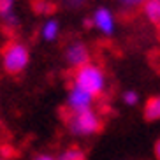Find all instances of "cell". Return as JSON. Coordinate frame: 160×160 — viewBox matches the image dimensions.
I'll list each match as a JSON object with an SVG mask.
<instances>
[{"label":"cell","mask_w":160,"mask_h":160,"mask_svg":"<svg viewBox=\"0 0 160 160\" xmlns=\"http://www.w3.org/2000/svg\"><path fill=\"white\" fill-rule=\"evenodd\" d=\"M74 85H78L79 88L86 90L88 93H92L93 97H99L106 92V85H108V79H106V74L100 69L99 65H95L92 62L85 63L76 69L74 74Z\"/></svg>","instance_id":"cell-1"},{"label":"cell","mask_w":160,"mask_h":160,"mask_svg":"<svg viewBox=\"0 0 160 160\" xmlns=\"http://www.w3.org/2000/svg\"><path fill=\"white\" fill-rule=\"evenodd\" d=\"M69 130L78 137H90L100 132L102 128V118L93 108L81 111V113H71L67 120Z\"/></svg>","instance_id":"cell-2"},{"label":"cell","mask_w":160,"mask_h":160,"mask_svg":"<svg viewBox=\"0 0 160 160\" xmlns=\"http://www.w3.org/2000/svg\"><path fill=\"white\" fill-rule=\"evenodd\" d=\"M28 62H30L28 48H27V44L19 42V41L7 42L2 49V67L9 74L23 72L28 65Z\"/></svg>","instance_id":"cell-3"},{"label":"cell","mask_w":160,"mask_h":160,"mask_svg":"<svg viewBox=\"0 0 160 160\" xmlns=\"http://www.w3.org/2000/svg\"><path fill=\"white\" fill-rule=\"evenodd\" d=\"M93 102H95L93 95L72 83L71 90L67 93V109H69V113H81V111L92 109Z\"/></svg>","instance_id":"cell-4"},{"label":"cell","mask_w":160,"mask_h":160,"mask_svg":"<svg viewBox=\"0 0 160 160\" xmlns=\"http://www.w3.org/2000/svg\"><path fill=\"white\" fill-rule=\"evenodd\" d=\"M92 25L104 35H111L114 32V14L108 7H99L92 16Z\"/></svg>","instance_id":"cell-5"},{"label":"cell","mask_w":160,"mask_h":160,"mask_svg":"<svg viewBox=\"0 0 160 160\" xmlns=\"http://www.w3.org/2000/svg\"><path fill=\"white\" fill-rule=\"evenodd\" d=\"M65 60H67V63H69L71 67H74V69L88 63L90 62L88 48H86L83 42H72L71 46L65 49Z\"/></svg>","instance_id":"cell-6"},{"label":"cell","mask_w":160,"mask_h":160,"mask_svg":"<svg viewBox=\"0 0 160 160\" xmlns=\"http://www.w3.org/2000/svg\"><path fill=\"white\" fill-rule=\"evenodd\" d=\"M0 18L7 28H16L19 23L18 14L14 11V0H0Z\"/></svg>","instance_id":"cell-7"},{"label":"cell","mask_w":160,"mask_h":160,"mask_svg":"<svg viewBox=\"0 0 160 160\" xmlns=\"http://www.w3.org/2000/svg\"><path fill=\"white\" fill-rule=\"evenodd\" d=\"M41 35H42V39L46 42L57 41V37L60 35V23L57 19H48L46 23L42 25V28H41Z\"/></svg>","instance_id":"cell-8"},{"label":"cell","mask_w":160,"mask_h":160,"mask_svg":"<svg viewBox=\"0 0 160 160\" xmlns=\"http://www.w3.org/2000/svg\"><path fill=\"white\" fill-rule=\"evenodd\" d=\"M142 113H144V118L148 122H157V120H160V95L151 97L146 102Z\"/></svg>","instance_id":"cell-9"},{"label":"cell","mask_w":160,"mask_h":160,"mask_svg":"<svg viewBox=\"0 0 160 160\" xmlns=\"http://www.w3.org/2000/svg\"><path fill=\"white\" fill-rule=\"evenodd\" d=\"M144 14L153 25L160 27V0H144Z\"/></svg>","instance_id":"cell-10"},{"label":"cell","mask_w":160,"mask_h":160,"mask_svg":"<svg viewBox=\"0 0 160 160\" xmlns=\"http://www.w3.org/2000/svg\"><path fill=\"white\" fill-rule=\"evenodd\" d=\"M57 160H86V153L78 146H71L67 148L57 157Z\"/></svg>","instance_id":"cell-11"},{"label":"cell","mask_w":160,"mask_h":160,"mask_svg":"<svg viewBox=\"0 0 160 160\" xmlns=\"http://www.w3.org/2000/svg\"><path fill=\"white\" fill-rule=\"evenodd\" d=\"M122 100L127 106H137L139 104V93H137L136 90H127V92H123Z\"/></svg>","instance_id":"cell-12"},{"label":"cell","mask_w":160,"mask_h":160,"mask_svg":"<svg viewBox=\"0 0 160 160\" xmlns=\"http://www.w3.org/2000/svg\"><path fill=\"white\" fill-rule=\"evenodd\" d=\"M123 7H137V5L144 4V0H118Z\"/></svg>","instance_id":"cell-13"},{"label":"cell","mask_w":160,"mask_h":160,"mask_svg":"<svg viewBox=\"0 0 160 160\" xmlns=\"http://www.w3.org/2000/svg\"><path fill=\"white\" fill-rule=\"evenodd\" d=\"M32 160H57V157L49 155V153H39V155H35Z\"/></svg>","instance_id":"cell-14"},{"label":"cell","mask_w":160,"mask_h":160,"mask_svg":"<svg viewBox=\"0 0 160 160\" xmlns=\"http://www.w3.org/2000/svg\"><path fill=\"white\" fill-rule=\"evenodd\" d=\"M86 0H67V4L71 5V7H78V5H83Z\"/></svg>","instance_id":"cell-15"},{"label":"cell","mask_w":160,"mask_h":160,"mask_svg":"<svg viewBox=\"0 0 160 160\" xmlns=\"http://www.w3.org/2000/svg\"><path fill=\"white\" fill-rule=\"evenodd\" d=\"M153 151H155V158L160 160V139H157L155 142V148H153Z\"/></svg>","instance_id":"cell-16"},{"label":"cell","mask_w":160,"mask_h":160,"mask_svg":"<svg viewBox=\"0 0 160 160\" xmlns=\"http://www.w3.org/2000/svg\"><path fill=\"white\" fill-rule=\"evenodd\" d=\"M0 160H4V158H0Z\"/></svg>","instance_id":"cell-17"}]
</instances>
